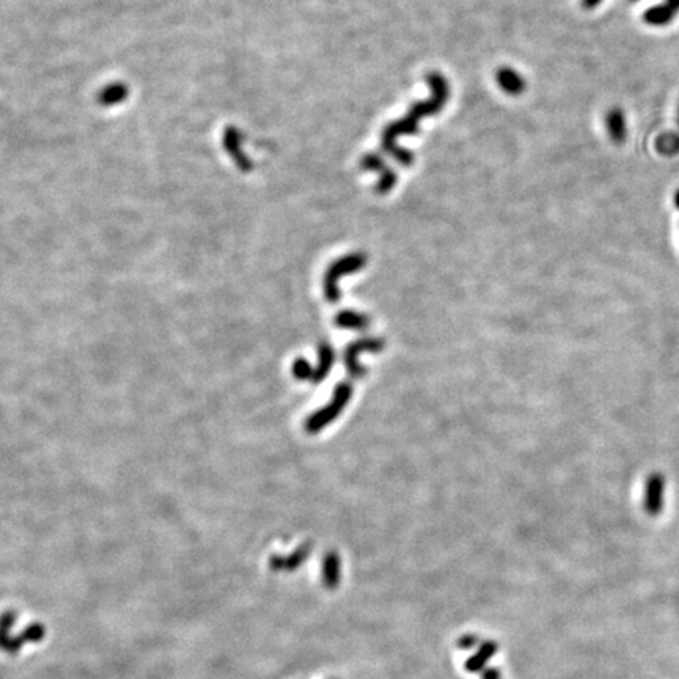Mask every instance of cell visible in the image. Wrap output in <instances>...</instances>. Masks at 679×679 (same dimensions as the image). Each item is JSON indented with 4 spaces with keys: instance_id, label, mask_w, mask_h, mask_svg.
Returning a JSON list of instances; mask_svg holds the SVG:
<instances>
[{
    "instance_id": "cell-1",
    "label": "cell",
    "mask_w": 679,
    "mask_h": 679,
    "mask_svg": "<svg viewBox=\"0 0 679 679\" xmlns=\"http://www.w3.org/2000/svg\"><path fill=\"white\" fill-rule=\"evenodd\" d=\"M427 82L431 85L432 96L431 100L417 102L409 110V114L400 122L390 123L383 131V150L385 153L392 154L401 166L409 167L414 162V154L397 145V137L409 136V134H415L419 131V123L423 117L434 115L445 106L447 100H449V84L444 79L442 74L429 73L427 74Z\"/></svg>"
},
{
    "instance_id": "cell-2",
    "label": "cell",
    "mask_w": 679,
    "mask_h": 679,
    "mask_svg": "<svg viewBox=\"0 0 679 679\" xmlns=\"http://www.w3.org/2000/svg\"><path fill=\"white\" fill-rule=\"evenodd\" d=\"M365 263H367V255H363V253L360 252L351 253V255H346L341 260L335 261L329 269L326 271V277H324V291H326L327 299H329L331 302L337 301L340 297L338 280L345 274L359 271L360 267L365 266Z\"/></svg>"
},
{
    "instance_id": "cell-3",
    "label": "cell",
    "mask_w": 679,
    "mask_h": 679,
    "mask_svg": "<svg viewBox=\"0 0 679 679\" xmlns=\"http://www.w3.org/2000/svg\"><path fill=\"white\" fill-rule=\"evenodd\" d=\"M351 397V387L346 385V384H341L337 387V392H335V397H333V401L331 402L329 406L324 407L323 410H319V412L316 415H313L311 419L309 420L307 423V429L310 432H316L319 431L321 428L324 427V424L327 423H331L335 417H337V414L340 412V410L345 407V405L348 402Z\"/></svg>"
},
{
    "instance_id": "cell-4",
    "label": "cell",
    "mask_w": 679,
    "mask_h": 679,
    "mask_svg": "<svg viewBox=\"0 0 679 679\" xmlns=\"http://www.w3.org/2000/svg\"><path fill=\"white\" fill-rule=\"evenodd\" d=\"M663 492H665V478H663V475L661 472L649 475L643 498V508L648 516H659V513L663 508Z\"/></svg>"
},
{
    "instance_id": "cell-5",
    "label": "cell",
    "mask_w": 679,
    "mask_h": 679,
    "mask_svg": "<svg viewBox=\"0 0 679 679\" xmlns=\"http://www.w3.org/2000/svg\"><path fill=\"white\" fill-rule=\"evenodd\" d=\"M360 167L363 170L378 171V173L380 175L379 181L376 184V192L380 193V196L390 192L393 189L395 183H397V173H395L390 167H387V164L379 154H375V153L365 154L360 161Z\"/></svg>"
},
{
    "instance_id": "cell-6",
    "label": "cell",
    "mask_w": 679,
    "mask_h": 679,
    "mask_svg": "<svg viewBox=\"0 0 679 679\" xmlns=\"http://www.w3.org/2000/svg\"><path fill=\"white\" fill-rule=\"evenodd\" d=\"M16 623V614L14 611H4L0 615V649L9 654H16L19 651L16 637H11L10 629Z\"/></svg>"
},
{
    "instance_id": "cell-7",
    "label": "cell",
    "mask_w": 679,
    "mask_h": 679,
    "mask_svg": "<svg viewBox=\"0 0 679 679\" xmlns=\"http://www.w3.org/2000/svg\"><path fill=\"white\" fill-rule=\"evenodd\" d=\"M496 653H497L496 641L492 640L484 641V643L480 645L478 651H476L472 658H469V661L466 662V670L470 671V673H478V671H481L484 667H486V663L494 658Z\"/></svg>"
},
{
    "instance_id": "cell-8",
    "label": "cell",
    "mask_w": 679,
    "mask_h": 679,
    "mask_svg": "<svg viewBox=\"0 0 679 679\" xmlns=\"http://www.w3.org/2000/svg\"><path fill=\"white\" fill-rule=\"evenodd\" d=\"M497 84L505 93L508 95H520L525 90V82L520 77L518 71L511 68H500L497 71Z\"/></svg>"
},
{
    "instance_id": "cell-9",
    "label": "cell",
    "mask_w": 679,
    "mask_h": 679,
    "mask_svg": "<svg viewBox=\"0 0 679 679\" xmlns=\"http://www.w3.org/2000/svg\"><path fill=\"white\" fill-rule=\"evenodd\" d=\"M676 13L678 11L673 9V6H670L665 2L662 5H656V6H651V9H648L643 14V21L649 26L662 27V26L670 24V22L676 16Z\"/></svg>"
},
{
    "instance_id": "cell-10",
    "label": "cell",
    "mask_w": 679,
    "mask_h": 679,
    "mask_svg": "<svg viewBox=\"0 0 679 679\" xmlns=\"http://www.w3.org/2000/svg\"><path fill=\"white\" fill-rule=\"evenodd\" d=\"M341 576V562L335 552H329L323 562V582L327 588H337Z\"/></svg>"
},
{
    "instance_id": "cell-11",
    "label": "cell",
    "mask_w": 679,
    "mask_h": 679,
    "mask_svg": "<svg viewBox=\"0 0 679 679\" xmlns=\"http://www.w3.org/2000/svg\"><path fill=\"white\" fill-rule=\"evenodd\" d=\"M607 131L615 144H623L626 140V120L621 109H611L607 114Z\"/></svg>"
},
{
    "instance_id": "cell-12",
    "label": "cell",
    "mask_w": 679,
    "mask_h": 679,
    "mask_svg": "<svg viewBox=\"0 0 679 679\" xmlns=\"http://www.w3.org/2000/svg\"><path fill=\"white\" fill-rule=\"evenodd\" d=\"M310 554V546H304L301 549H297L293 555L288 558H280V557H274L271 560V568L272 570H288V571H294L299 568V566L307 560Z\"/></svg>"
},
{
    "instance_id": "cell-13",
    "label": "cell",
    "mask_w": 679,
    "mask_h": 679,
    "mask_svg": "<svg viewBox=\"0 0 679 679\" xmlns=\"http://www.w3.org/2000/svg\"><path fill=\"white\" fill-rule=\"evenodd\" d=\"M46 636V628L41 623H32L31 626H27L24 632H21L16 637L18 646L22 648V645L26 643H38Z\"/></svg>"
},
{
    "instance_id": "cell-14",
    "label": "cell",
    "mask_w": 679,
    "mask_h": 679,
    "mask_svg": "<svg viewBox=\"0 0 679 679\" xmlns=\"http://www.w3.org/2000/svg\"><path fill=\"white\" fill-rule=\"evenodd\" d=\"M656 148L661 154L675 156L679 153V137L676 134H663L656 141Z\"/></svg>"
},
{
    "instance_id": "cell-15",
    "label": "cell",
    "mask_w": 679,
    "mask_h": 679,
    "mask_svg": "<svg viewBox=\"0 0 679 679\" xmlns=\"http://www.w3.org/2000/svg\"><path fill=\"white\" fill-rule=\"evenodd\" d=\"M338 326L346 327V329H363L365 326H368V318L363 315H357V313H351L345 311L337 318Z\"/></svg>"
},
{
    "instance_id": "cell-16",
    "label": "cell",
    "mask_w": 679,
    "mask_h": 679,
    "mask_svg": "<svg viewBox=\"0 0 679 679\" xmlns=\"http://www.w3.org/2000/svg\"><path fill=\"white\" fill-rule=\"evenodd\" d=\"M476 645H478V637L474 636V633H467V636H462L458 640V646L461 649H470Z\"/></svg>"
},
{
    "instance_id": "cell-17",
    "label": "cell",
    "mask_w": 679,
    "mask_h": 679,
    "mask_svg": "<svg viewBox=\"0 0 679 679\" xmlns=\"http://www.w3.org/2000/svg\"><path fill=\"white\" fill-rule=\"evenodd\" d=\"M481 679H502V673L497 668H486L483 671V678Z\"/></svg>"
},
{
    "instance_id": "cell-18",
    "label": "cell",
    "mask_w": 679,
    "mask_h": 679,
    "mask_svg": "<svg viewBox=\"0 0 679 679\" xmlns=\"http://www.w3.org/2000/svg\"><path fill=\"white\" fill-rule=\"evenodd\" d=\"M601 2L602 0H582V4H584L585 9H594V6H598Z\"/></svg>"
},
{
    "instance_id": "cell-19",
    "label": "cell",
    "mask_w": 679,
    "mask_h": 679,
    "mask_svg": "<svg viewBox=\"0 0 679 679\" xmlns=\"http://www.w3.org/2000/svg\"><path fill=\"white\" fill-rule=\"evenodd\" d=\"M665 2L670 5V6H673V9L676 11H679V0H665Z\"/></svg>"
},
{
    "instance_id": "cell-20",
    "label": "cell",
    "mask_w": 679,
    "mask_h": 679,
    "mask_svg": "<svg viewBox=\"0 0 679 679\" xmlns=\"http://www.w3.org/2000/svg\"><path fill=\"white\" fill-rule=\"evenodd\" d=\"M675 205H676V208L679 210V189H678V192L675 193Z\"/></svg>"
},
{
    "instance_id": "cell-21",
    "label": "cell",
    "mask_w": 679,
    "mask_h": 679,
    "mask_svg": "<svg viewBox=\"0 0 679 679\" xmlns=\"http://www.w3.org/2000/svg\"><path fill=\"white\" fill-rule=\"evenodd\" d=\"M678 122H679V114H678Z\"/></svg>"
},
{
    "instance_id": "cell-22",
    "label": "cell",
    "mask_w": 679,
    "mask_h": 679,
    "mask_svg": "<svg viewBox=\"0 0 679 679\" xmlns=\"http://www.w3.org/2000/svg\"><path fill=\"white\" fill-rule=\"evenodd\" d=\"M633 2H636V0H633Z\"/></svg>"
}]
</instances>
